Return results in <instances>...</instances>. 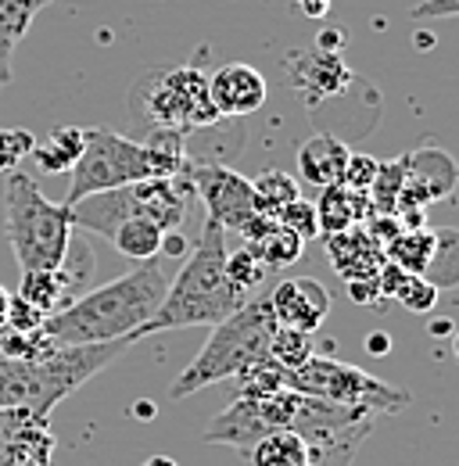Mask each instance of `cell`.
I'll return each instance as SVG.
<instances>
[{"label":"cell","mask_w":459,"mask_h":466,"mask_svg":"<svg viewBox=\"0 0 459 466\" xmlns=\"http://www.w3.org/2000/svg\"><path fill=\"white\" fill-rule=\"evenodd\" d=\"M169 277L158 258L133 266L94 291L76 294L65 309L44 319V334L61 345H101L118 338H137V330L158 312ZM140 341V338H137Z\"/></svg>","instance_id":"1"},{"label":"cell","mask_w":459,"mask_h":466,"mask_svg":"<svg viewBox=\"0 0 459 466\" xmlns=\"http://www.w3.org/2000/svg\"><path fill=\"white\" fill-rule=\"evenodd\" d=\"M190 151H187V137L172 133V129H151L148 140H133L122 137L115 129L90 126L87 140H83V155L72 166V183H68V198L65 205H76L90 194L115 190L126 183H140V179H155V176H179L190 169Z\"/></svg>","instance_id":"2"},{"label":"cell","mask_w":459,"mask_h":466,"mask_svg":"<svg viewBox=\"0 0 459 466\" xmlns=\"http://www.w3.org/2000/svg\"><path fill=\"white\" fill-rule=\"evenodd\" d=\"M244 301L248 294L233 288V280L227 277V230L205 219L194 251L179 266L176 280H169L158 312L137 330V338H151L162 330H187V327H216Z\"/></svg>","instance_id":"3"},{"label":"cell","mask_w":459,"mask_h":466,"mask_svg":"<svg viewBox=\"0 0 459 466\" xmlns=\"http://www.w3.org/2000/svg\"><path fill=\"white\" fill-rule=\"evenodd\" d=\"M133 345L137 338H118V341H101V345H61L47 359H36V362L0 359V412L22 409L36 420H47L57 402L79 391L90 377H97Z\"/></svg>","instance_id":"4"},{"label":"cell","mask_w":459,"mask_h":466,"mask_svg":"<svg viewBox=\"0 0 459 466\" xmlns=\"http://www.w3.org/2000/svg\"><path fill=\"white\" fill-rule=\"evenodd\" d=\"M273 330H277V319L270 312L266 291H259L255 298H248L237 312H230L227 319H219L212 327L209 341L201 345V351L176 373V380L169 388L172 402H179V399H187V395H194L201 388H212L219 380L240 377L251 366L270 362Z\"/></svg>","instance_id":"5"},{"label":"cell","mask_w":459,"mask_h":466,"mask_svg":"<svg viewBox=\"0 0 459 466\" xmlns=\"http://www.w3.org/2000/svg\"><path fill=\"white\" fill-rule=\"evenodd\" d=\"M194 201H198L194 183L187 173L155 176V179H140V183L90 194V198L68 205V216H72V230L97 233L105 240L122 219H151L158 230L172 233L187 223Z\"/></svg>","instance_id":"6"},{"label":"cell","mask_w":459,"mask_h":466,"mask_svg":"<svg viewBox=\"0 0 459 466\" xmlns=\"http://www.w3.org/2000/svg\"><path fill=\"white\" fill-rule=\"evenodd\" d=\"M4 233L22 273L57 269L72 240L68 205L51 201L29 173L4 176Z\"/></svg>","instance_id":"7"},{"label":"cell","mask_w":459,"mask_h":466,"mask_svg":"<svg viewBox=\"0 0 459 466\" xmlns=\"http://www.w3.org/2000/svg\"><path fill=\"white\" fill-rule=\"evenodd\" d=\"M129 108L137 126L148 129H172L179 137L205 133L219 126L223 118L209 97V76L198 65H179V68H158L148 72L129 97Z\"/></svg>","instance_id":"8"},{"label":"cell","mask_w":459,"mask_h":466,"mask_svg":"<svg viewBox=\"0 0 459 466\" xmlns=\"http://www.w3.org/2000/svg\"><path fill=\"white\" fill-rule=\"evenodd\" d=\"M287 388L301 391V395H312L320 402H331V406L359 409V412H373V416L402 412L413 402L409 391H399L388 380H381V377H373V373H366L352 362L331 359V355L305 359L298 370L287 373Z\"/></svg>","instance_id":"9"},{"label":"cell","mask_w":459,"mask_h":466,"mask_svg":"<svg viewBox=\"0 0 459 466\" xmlns=\"http://www.w3.org/2000/svg\"><path fill=\"white\" fill-rule=\"evenodd\" d=\"M187 176L194 183V198H201L205 205V219L233 233H244L251 227L259 212H255L248 176L233 173L230 166H219V162H190Z\"/></svg>","instance_id":"10"},{"label":"cell","mask_w":459,"mask_h":466,"mask_svg":"<svg viewBox=\"0 0 459 466\" xmlns=\"http://www.w3.org/2000/svg\"><path fill=\"white\" fill-rule=\"evenodd\" d=\"M270 312L277 327H291L301 334H316L331 316V291L316 277H291L266 291Z\"/></svg>","instance_id":"11"},{"label":"cell","mask_w":459,"mask_h":466,"mask_svg":"<svg viewBox=\"0 0 459 466\" xmlns=\"http://www.w3.org/2000/svg\"><path fill=\"white\" fill-rule=\"evenodd\" d=\"M209 97H212L219 118H244L266 105L270 86L259 68H251L244 61H230L209 76Z\"/></svg>","instance_id":"12"},{"label":"cell","mask_w":459,"mask_h":466,"mask_svg":"<svg viewBox=\"0 0 459 466\" xmlns=\"http://www.w3.org/2000/svg\"><path fill=\"white\" fill-rule=\"evenodd\" d=\"M327 255L334 273L348 280H362V277H377V269L384 266V248L362 230V227H348L342 233H327Z\"/></svg>","instance_id":"13"},{"label":"cell","mask_w":459,"mask_h":466,"mask_svg":"<svg viewBox=\"0 0 459 466\" xmlns=\"http://www.w3.org/2000/svg\"><path fill=\"white\" fill-rule=\"evenodd\" d=\"M291 79H294V90H301L309 101H323V97H334L348 90L352 83V72L342 61V55L334 51H323V47H312L305 55H298L291 65Z\"/></svg>","instance_id":"14"},{"label":"cell","mask_w":459,"mask_h":466,"mask_svg":"<svg viewBox=\"0 0 459 466\" xmlns=\"http://www.w3.org/2000/svg\"><path fill=\"white\" fill-rule=\"evenodd\" d=\"M262 434H270V431H266V423H262V416H259L255 399L237 395V399L201 431V441H205V445H230V449H237V452H248Z\"/></svg>","instance_id":"15"},{"label":"cell","mask_w":459,"mask_h":466,"mask_svg":"<svg viewBox=\"0 0 459 466\" xmlns=\"http://www.w3.org/2000/svg\"><path fill=\"white\" fill-rule=\"evenodd\" d=\"M348 155H352L348 144L338 140L334 133H316V137H309V140L298 147V158H294L301 183H309V187H316V190L342 183Z\"/></svg>","instance_id":"16"},{"label":"cell","mask_w":459,"mask_h":466,"mask_svg":"<svg viewBox=\"0 0 459 466\" xmlns=\"http://www.w3.org/2000/svg\"><path fill=\"white\" fill-rule=\"evenodd\" d=\"M55 0H0V90L15 79V51L26 40L33 18Z\"/></svg>","instance_id":"17"},{"label":"cell","mask_w":459,"mask_h":466,"mask_svg":"<svg viewBox=\"0 0 459 466\" xmlns=\"http://www.w3.org/2000/svg\"><path fill=\"white\" fill-rule=\"evenodd\" d=\"M312 208H316L320 237L342 233V230H348V227H359V223L370 216L366 194H362V190H348L342 183L323 187V190H320V201H312Z\"/></svg>","instance_id":"18"},{"label":"cell","mask_w":459,"mask_h":466,"mask_svg":"<svg viewBox=\"0 0 459 466\" xmlns=\"http://www.w3.org/2000/svg\"><path fill=\"white\" fill-rule=\"evenodd\" d=\"M377 284H381V294H384V298H395L402 309H409V312H416V316L434 312V305H438V288H434L431 280H423V277H416V273H405L402 266L388 262V258H384V266L377 269Z\"/></svg>","instance_id":"19"},{"label":"cell","mask_w":459,"mask_h":466,"mask_svg":"<svg viewBox=\"0 0 459 466\" xmlns=\"http://www.w3.org/2000/svg\"><path fill=\"white\" fill-rule=\"evenodd\" d=\"M83 140H87V129L83 126H55L51 137H47V144H33L29 158L36 162V169L44 176L72 173V166L83 155Z\"/></svg>","instance_id":"20"},{"label":"cell","mask_w":459,"mask_h":466,"mask_svg":"<svg viewBox=\"0 0 459 466\" xmlns=\"http://www.w3.org/2000/svg\"><path fill=\"white\" fill-rule=\"evenodd\" d=\"M251 466H309L312 463V449L301 434L294 431H270L262 434L248 452Z\"/></svg>","instance_id":"21"},{"label":"cell","mask_w":459,"mask_h":466,"mask_svg":"<svg viewBox=\"0 0 459 466\" xmlns=\"http://www.w3.org/2000/svg\"><path fill=\"white\" fill-rule=\"evenodd\" d=\"M18 298L29 301L36 312L51 316L57 309H65L76 298V291H72V284H68V277L61 269H29V273H22Z\"/></svg>","instance_id":"22"},{"label":"cell","mask_w":459,"mask_h":466,"mask_svg":"<svg viewBox=\"0 0 459 466\" xmlns=\"http://www.w3.org/2000/svg\"><path fill=\"white\" fill-rule=\"evenodd\" d=\"M108 240H112V248L122 258H129L133 266H140V262H151V258L162 255L166 230H158L151 219H122V223L108 233Z\"/></svg>","instance_id":"23"},{"label":"cell","mask_w":459,"mask_h":466,"mask_svg":"<svg viewBox=\"0 0 459 466\" xmlns=\"http://www.w3.org/2000/svg\"><path fill=\"white\" fill-rule=\"evenodd\" d=\"M434 244H438V227H409V230H402L399 237L384 248V258L402 266L405 273L423 277V273L431 269Z\"/></svg>","instance_id":"24"},{"label":"cell","mask_w":459,"mask_h":466,"mask_svg":"<svg viewBox=\"0 0 459 466\" xmlns=\"http://www.w3.org/2000/svg\"><path fill=\"white\" fill-rule=\"evenodd\" d=\"M251 198H255V212L259 216H277L284 205H291L298 194V179L280 173V169H266L259 179H251Z\"/></svg>","instance_id":"25"},{"label":"cell","mask_w":459,"mask_h":466,"mask_svg":"<svg viewBox=\"0 0 459 466\" xmlns=\"http://www.w3.org/2000/svg\"><path fill=\"white\" fill-rule=\"evenodd\" d=\"M423 280H431L438 291H442V288H456L459 284V230L438 227L434 258H431V269L423 273Z\"/></svg>","instance_id":"26"},{"label":"cell","mask_w":459,"mask_h":466,"mask_svg":"<svg viewBox=\"0 0 459 466\" xmlns=\"http://www.w3.org/2000/svg\"><path fill=\"white\" fill-rule=\"evenodd\" d=\"M312 334H301V330H291V327H277L273 330V341H270V359L280 366V370H298L305 359H312Z\"/></svg>","instance_id":"27"},{"label":"cell","mask_w":459,"mask_h":466,"mask_svg":"<svg viewBox=\"0 0 459 466\" xmlns=\"http://www.w3.org/2000/svg\"><path fill=\"white\" fill-rule=\"evenodd\" d=\"M227 277L233 280V288H240V291L248 294V298H255L259 288L266 284V277H270V269L259 262V255L244 244L240 251H227Z\"/></svg>","instance_id":"28"},{"label":"cell","mask_w":459,"mask_h":466,"mask_svg":"<svg viewBox=\"0 0 459 466\" xmlns=\"http://www.w3.org/2000/svg\"><path fill=\"white\" fill-rule=\"evenodd\" d=\"M36 137L22 126H0V176L22 169V162L29 158Z\"/></svg>","instance_id":"29"},{"label":"cell","mask_w":459,"mask_h":466,"mask_svg":"<svg viewBox=\"0 0 459 466\" xmlns=\"http://www.w3.org/2000/svg\"><path fill=\"white\" fill-rule=\"evenodd\" d=\"M280 227L287 230H294L305 244L309 240H316L320 237V223H316V208H312V201H305V198H294L291 205H284L277 216H273Z\"/></svg>","instance_id":"30"},{"label":"cell","mask_w":459,"mask_h":466,"mask_svg":"<svg viewBox=\"0 0 459 466\" xmlns=\"http://www.w3.org/2000/svg\"><path fill=\"white\" fill-rule=\"evenodd\" d=\"M377 158H370V155H348V162H344V173H342V187L348 190H370V183H373V176H377Z\"/></svg>","instance_id":"31"},{"label":"cell","mask_w":459,"mask_h":466,"mask_svg":"<svg viewBox=\"0 0 459 466\" xmlns=\"http://www.w3.org/2000/svg\"><path fill=\"white\" fill-rule=\"evenodd\" d=\"M44 312H36L29 301H22L18 294H11V305H7V327L4 330H15V334H29V330H40L44 327Z\"/></svg>","instance_id":"32"},{"label":"cell","mask_w":459,"mask_h":466,"mask_svg":"<svg viewBox=\"0 0 459 466\" xmlns=\"http://www.w3.org/2000/svg\"><path fill=\"white\" fill-rule=\"evenodd\" d=\"M359 445H362V441H342V445H331V449H316L309 466H352Z\"/></svg>","instance_id":"33"},{"label":"cell","mask_w":459,"mask_h":466,"mask_svg":"<svg viewBox=\"0 0 459 466\" xmlns=\"http://www.w3.org/2000/svg\"><path fill=\"white\" fill-rule=\"evenodd\" d=\"M348 298H352L355 305H377V301H384V294H381V284H377V277L348 280Z\"/></svg>","instance_id":"34"},{"label":"cell","mask_w":459,"mask_h":466,"mask_svg":"<svg viewBox=\"0 0 459 466\" xmlns=\"http://www.w3.org/2000/svg\"><path fill=\"white\" fill-rule=\"evenodd\" d=\"M459 11V0H420L409 15L413 18H453Z\"/></svg>","instance_id":"35"},{"label":"cell","mask_w":459,"mask_h":466,"mask_svg":"<svg viewBox=\"0 0 459 466\" xmlns=\"http://www.w3.org/2000/svg\"><path fill=\"white\" fill-rule=\"evenodd\" d=\"M298 7L309 15V18H323L331 11V0H298Z\"/></svg>","instance_id":"36"},{"label":"cell","mask_w":459,"mask_h":466,"mask_svg":"<svg viewBox=\"0 0 459 466\" xmlns=\"http://www.w3.org/2000/svg\"><path fill=\"white\" fill-rule=\"evenodd\" d=\"M366 349L373 351V355H388V334H370L366 338Z\"/></svg>","instance_id":"37"},{"label":"cell","mask_w":459,"mask_h":466,"mask_svg":"<svg viewBox=\"0 0 459 466\" xmlns=\"http://www.w3.org/2000/svg\"><path fill=\"white\" fill-rule=\"evenodd\" d=\"M7 305H11V291L0 284V330L7 327Z\"/></svg>","instance_id":"38"},{"label":"cell","mask_w":459,"mask_h":466,"mask_svg":"<svg viewBox=\"0 0 459 466\" xmlns=\"http://www.w3.org/2000/svg\"><path fill=\"white\" fill-rule=\"evenodd\" d=\"M140 466H179L176 460H169V456H151V460H144Z\"/></svg>","instance_id":"39"},{"label":"cell","mask_w":459,"mask_h":466,"mask_svg":"<svg viewBox=\"0 0 459 466\" xmlns=\"http://www.w3.org/2000/svg\"><path fill=\"white\" fill-rule=\"evenodd\" d=\"M44 466H51V463H44Z\"/></svg>","instance_id":"40"}]
</instances>
